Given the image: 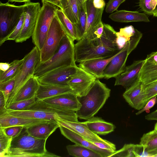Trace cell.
<instances>
[{"mask_svg":"<svg viewBox=\"0 0 157 157\" xmlns=\"http://www.w3.org/2000/svg\"><path fill=\"white\" fill-rule=\"evenodd\" d=\"M66 148L69 154L75 157H101L96 152L83 146L75 144L69 145Z\"/></svg>","mask_w":157,"mask_h":157,"instance_id":"f546056e","label":"cell"},{"mask_svg":"<svg viewBox=\"0 0 157 157\" xmlns=\"http://www.w3.org/2000/svg\"><path fill=\"white\" fill-rule=\"evenodd\" d=\"M136 29L133 26L129 25L121 28L120 31L117 32L116 34L129 41L134 34Z\"/></svg>","mask_w":157,"mask_h":157,"instance_id":"60d3db41","label":"cell"},{"mask_svg":"<svg viewBox=\"0 0 157 157\" xmlns=\"http://www.w3.org/2000/svg\"><path fill=\"white\" fill-rule=\"evenodd\" d=\"M40 51L35 46L23 58V63L15 76V86L6 102V108L11 104L20 89L33 76L36 67L40 61Z\"/></svg>","mask_w":157,"mask_h":157,"instance_id":"8992f818","label":"cell"},{"mask_svg":"<svg viewBox=\"0 0 157 157\" xmlns=\"http://www.w3.org/2000/svg\"><path fill=\"white\" fill-rule=\"evenodd\" d=\"M83 123L91 132L97 135L108 134L113 132L115 128L112 123L98 117H94Z\"/></svg>","mask_w":157,"mask_h":157,"instance_id":"cb8c5ba5","label":"cell"},{"mask_svg":"<svg viewBox=\"0 0 157 157\" xmlns=\"http://www.w3.org/2000/svg\"><path fill=\"white\" fill-rule=\"evenodd\" d=\"M145 118L148 121H157V109L145 116Z\"/></svg>","mask_w":157,"mask_h":157,"instance_id":"681fc988","label":"cell"},{"mask_svg":"<svg viewBox=\"0 0 157 157\" xmlns=\"http://www.w3.org/2000/svg\"><path fill=\"white\" fill-rule=\"evenodd\" d=\"M42 3L47 2L50 3L59 8L61 0H41Z\"/></svg>","mask_w":157,"mask_h":157,"instance_id":"816d5d0a","label":"cell"},{"mask_svg":"<svg viewBox=\"0 0 157 157\" xmlns=\"http://www.w3.org/2000/svg\"><path fill=\"white\" fill-rule=\"evenodd\" d=\"M138 78L143 86L157 81V63L144 62L139 73Z\"/></svg>","mask_w":157,"mask_h":157,"instance_id":"484cf974","label":"cell"},{"mask_svg":"<svg viewBox=\"0 0 157 157\" xmlns=\"http://www.w3.org/2000/svg\"><path fill=\"white\" fill-rule=\"evenodd\" d=\"M109 17L114 21L120 22L150 21L148 17L144 13L124 10H117L110 14Z\"/></svg>","mask_w":157,"mask_h":157,"instance_id":"7402d4cb","label":"cell"},{"mask_svg":"<svg viewBox=\"0 0 157 157\" xmlns=\"http://www.w3.org/2000/svg\"><path fill=\"white\" fill-rule=\"evenodd\" d=\"M23 5L17 6L8 2L0 3V46L18 24L23 13Z\"/></svg>","mask_w":157,"mask_h":157,"instance_id":"52a82bcc","label":"cell"},{"mask_svg":"<svg viewBox=\"0 0 157 157\" xmlns=\"http://www.w3.org/2000/svg\"><path fill=\"white\" fill-rule=\"evenodd\" d=\"M12 138L7 136L0 127V156L4 157L10 146Z\"/></svg>","mask_w":157,"mask_h":157,"instance_id":"8d00e7d4","label":"cell"},{"mask_svg":"<svg viewBox=\"0 0 157 157\" xmlns=\"http://www.w3.org/2000/svg\"><path fill=\"white\" fill-rule=\"evenodd\" d=\"M155 157H157V155H156L155 156Z\"/></svg>","mask_w":157,"mask_h":157,"instance_id":"9f6ffc18","label":"cell"},{"mask_svg":"<svg viewBox=\"0 0 157 157\" xmlns=\"http://www.w3.org/2000/svg\"><path fill=\"white\" fill-rule=\"evenodd\" d=\"M154 130L157 131V122L155 124Z\"/></svg>","mask_w":157,"mask_h":157,"instance_id":"11a10c76","label":"cell"},{"mask_svg":"<svg viewBox=\"0 0 157 157\" xmlns=\"http://www.w3.org/2000/svg\"><path fill=\"white\" fill-rule=\"evenodd\" d=\"M56 16L66 34L74 41L75 40L78 41V38L75 24L70 21L60 9L57 10Z\"/></svg>","mask_w":157,"mask_h":157,"instance_id":"83f0119b","label":"cell"},{"mask_svg":"<svg viewBox=\"0 0 157 157\" xmlns=\"http://www.w3.org/2000/svg\"><path fill=\"white\" fill-rule=\"evenodd\" d=\"M61 134L66 138L75 143L89 148L99 154L101 157H109L113 152L98 147L92 142L76 134L68 128L60 126Z\"/></svg>","mask_w":157,"mask_h":157,"instance_id":"ac0fdd59","label":"cell"},{"mask_svg":"<svg viewBox=\"0 0 157 157\" xmlns=\"http://www.w3.org/2000/svg\"><path fill=\"white\" fill-rule=\"evenodd\" d=\"M24 110H40L52 112L60 115L64 120L73 122L78 121L75 112L46 103L42 100L37 99L34 103Z\"/></svg>","mask_w":157,"mask_h":157,"instance_id":"e0dca14e","label":"cell"},{"mask_svg":"<svg viewBox=\"0 0 157 157\" xmlns=\"http://www.w3.org/2000/svg\"><path fill=\"white\" fill-rule=\"evenodd\" d=\"M144 60L135 61L126 67L124 72L116 77L114 86H121L126 89L132 85L138 79L140 71Z\"/></svg>","mask_w":157,"mask_h":157,"instance_id":"9a60e30c","label":"cell"},{"mask_svg":"<svg viewBox=\"0 0 157 157\" xmlns=\"http://www.w3.org/2000/svg\"><path fill=\"white\" fill-rule=\"evenodd\" d=\"M126 0H109L106 4L105 11L108 13H111L117 10L120 5Z\"/></svg>","mask_w":157,"mask_h":157,"instance_id":"b9f144b4","label":"cell"},{"mask_svg":"<svg viewBox=\"0 0 157 157\" xmlns=\"http://www.w3.org/2000/svg\"><path fill=\"white\" fill-rule=\"evenodd\" d=\"M59 8L72 23H78L79 7L77 0H61Z\"/></svg>","mask_w":157,"mask_h":157,"instance_id":"4316f807","label":"cell"},{"mask_svg":"<svg viewBox=\"0 0 157 157\" xmlns=\"http://www.w3.org/2000/svg\"><path fill=\"white\" fill-rule=\"evenodd\" d=\"M39 85L37 78L34 76L31 77L18 91L11 104L35 96Z\"/></svg>","mask_w":157,"mask_h":157,"instance_id":"d4e9b609","label":"cell"},{"mask_svg":"<svg viewBox=\"0 0 157 157\" xmlns=\"http://www.w3.org/2000/svg\"><path fill=\"white\" fill-rule=\"evenodd\" d=\"M24 16L23 13L22 14L20 20L13 32L9 35L7 40H15L21 33L23 25Z\"/></svg>","mask_w":157,"mask_h":157,"instance_id":"ab89813d","label":"cell"},{"mask_svg":"<svg viewBox=\"0 0 157 157\" xmlns=\"http://www.w3.org/2000/svg\"><path fill=\"white\" fill-rule=\"evenodd\" d=\"M6 101L2 92L0 91V115L7 112Z\"/></svg>","mask_w":157,"mask_h":157,"instance_id":"bcb514c9","label":"cell"},{"mask_svg":"<svg viewBox=\"0 0 157 157\" xmlns=\"http://www.w3.org/2000/svg\"><path fill=\"white\" fill-rule=\"evenodd\" d=\"M140 39V36L136 34L131 37L124 47L117 53L104 69V78L108 79L116 78L124 71L128 57L136 48Z\"/></svg>","mask_w":157,"mask_h":157,"instance_id":"ba28073f","label":"cell"},{"mask_svg":"<svg viewBox=\"0 0 157 157\" xmlns=\"http://www.w3.org/2000/svg\"><path fill=\"white\" fill-rule=\"evenodd\" d=\"M23 63V59L14 60L10 63V67L6 71L4 72L0 71V83L14 77Z\"/></svg>","mask_w":157,"mask_h":157,"instance_id":"1f68e13d","label":"cell"},{"mask_svg":"<svg viewBox=\"0 0 157 157\" xmlns=\"http://www.w3.org/2000/svg\"><path fill=\"white\" fill-rule=\"evenodd\" d=\"M59 126L57 121H50L26 128L28 133L32 136L39 139L47 140Z\"/></svg>","mask_w":157,"mask_h":157,"instance_id":"44dd1931","label":"cell"},{"mask_svg":"<svg viewBox=\"0 0 157 157\" xmlns=\"http://www.w3.org/2000/svg\"><path fill=\"white\" fill-rule=\"evenodd\" d=\"M10 63H0V71H5L9 69L10 67Z\"/></svg>","mask_w":157,"mask_h":157,"instance_id":"f907efd6","label":"cell"},{"mask_svg":"<svg viewBox=\"0 0 157 157\" xmlns=\"http://www.w3.org/2000/svg\"><path fill=\"white\" fill-rule=\"evenodd\" d=\"M92 143L100 148L108 150L113 152L116 150L115 145L114 144L112 145H109L100 142H92Z\"/></svg>","mask_w":157,"mask_h":157,"instance_id":"f6af8a7d","label":"cell"},{"mask_svg":"<svg viewBox=\"0 0 157 157\" xmlns=\"http://www.w3.org/2000/svg\"><path fill=\"white\" fill-rule=\"evenodd\" d=\"M37 99L36 96H34L29 99L13 102L6 109L11 110H23L34 103Z\"/></svg>","mask_w":157,"mask_h":157,"instance_id":"836d02e7","label":"cell"},{"mask_svg":"<svg viewBox=\"0 0 157 157\" xmlns=\"http://www.w3.org/2000/svg\"><path fill=\"white\" fill-rule=\"evenodd\" d=\"M15 85V77L3 82L0 83V91L3 93L6 102L13 92Z\"/></svg>","mask_w":157,"mask_h":157,"instance_id":"d590c367","label":"cell"},{"mask_svg":"<svg viewBox=\"0 0 157 157\" xmlns=\"http://www.w3.org/2000/svg\"><path fill=\"white\" fill-rule=\"evenodd\" d=\"M143 87L147 101L153 97L157 96V81L143 86Z\"/></svg>","mask_w":157,"mask_h":157,"instance_id":"74e56055","label":"cell"},{"mask_svg":"<svg viewBox=\"0 0 157 157\" xmlns=\"http://www.w3.org/2000/svg\"><path fill=\"white\" fill-rule=\"evenodd\" d=\"M75 62L74 41L65 34L53 55L45 62H39L33 76L38 78L60 67L76 65Z\"/></svg>","mask_w":157,"mask_h":157,"instance_id":"277c9868","label":"cell"},{"mask_svg":"<svg viewBox=\"0 0 157 157\" xmlns=\"http://www.w3.org/2000/svg\"><path fill=\"white\" fill-rule=\"evenodd\" d=\"M140 144L142 145L151 157L157 155V131L154 130L143 134Z\"/></svg>","mask_w":157,"mask_h":157,"instance_id":"f1b7e54d","label":"cell"},{"mask_svg":"<svg viewBox=\"0 0 157 157\" xmlns=\"http://www.w3.org/2000/svg\"><path fill=\"white\" fill-rule=\"evenodd\" d=\"M134 153L135 157H150V155L147 152L144 147L140 144H135Z\"/></svg>","mask_w":157,"mask_h":157,"instance_id":"7bdbcfd3","label":"cell"},{"mask_svg":"<svg viewBox=\"0 0 157 157\" xmlns=\"http://www.w3.org/2000/svg\"><path fill=\"white\" fill-rule=\"evenodd\" d=\"M23 6V25L21 33L15 40L17 43H22L32 36L41 8L39 2L30 1L25 2Z\"/></svg>","mask_w":157,"mask_h":157,"instance_id":"30bf717a","label":"cell"},{"mask_svg":"<svg viewBox=\"0 0 157 157\" xmlns=\"http://www.w3.org/2000/svg\"><path fill=\"white\" fill-rule=\"evenodd\" d=\"M49 121L38 119L25 118L10 115L7 112L0 115V127L5 128L14 126L28 127Z\"/></svg>","mask_w":157,"mask_h":157,"instance_id":"ffe728a7","label":"cell"},{"mask_svg":"<svg viewBox=\"0 0 157 157\" xmlns=\"http://www.w3.org/2000/svg\"><path fill=\"white\" fill-rule=\"evenodd\" d=\"M42 101L46 103L75 112L81 106L77 96L72 92L60 94Z\"/></svg>","mask_w":157,"mask_h":157,"instance_id":"2e32d148","label":"cell"},{"mask_svg":"<svg viewBox=\"0 0 157 157\" xmlns=\"http://www.w3.org/2000/svg\"><path fill=\"white\" fill-rule=\"evenodd\" d=\"M123 96L129 105L139 110L147 102L142 82L138 78L126 90Z\"/></svg>","mask_w":157,"mask_h":157,"instance_id":"4fadbf2b","label":"cell"},{"mask_svg":"<svg viewBox=\"0 0 157 157\" xmlns=\"http://www.w3.org/2000/svg\"><path fill=\"white\" fill-rule=\"evenodd\" d=\"M96 78L92 75L79 67L67 82L72 92L77 97L86 95Z\"/></svg>","mask_w":157,"mask_h":157,"instance_id":"7c38bea8","label":"cell"},{"mask_svg":"<svg viewBox=\"0 0 157 157\" xmlns=\"http://www.w3.org/2000/svg\"><path fill=\"white\" fill-rule=\"evenodd\" d=\"M47 140L29 135L24 127L21 133L12 139L10 146L4 157H59L48 152L45 147Z\"/></svg>","mask_w":157,"mask_h":157,"instance_id":"7a4b0ae2","label":"cell"},{"mask_svg":"<svg viewBox=\"0 0 157 157\" xmlns=\"http://www.w3.org/2000/svg\"><path fill=\"white\" fill-rule=\"evenodd\" d=\"M156 103H157V96L153 97L151 98L143 108L136 113V115H138L145 111L147 113H149V110L153 107Z\"/></svg>","mask_w":157,"mask_h":157,"instance_id":"ee69618b","label":"cell"},{"mask_svg":"<svg viewBox=\"0 0 157 157\" xmlns=\"http://www.w3.org/2000/svg\"><path fill=\"white\" fill-rule=\"evenodd\" d=\"M8 1L10 2H27L30 1L31 0H8Z\"/></svg>","mask_w":157,"mask_h":157,"instance_id":"f5cc1de1","label":"cell"},{"mask_svg":"<svg viewBox=\"0 0 157 157\" xmlns=\"http://www.w3.org/2000/svg\"><path fill=\"white\" fill-rule=\"evenodd\" d=\"M32 36V42L40 51L45 40L51 24L58 7L50 3H42Z\"/></svg>","mask_w":157,"mask_h":157,"instance_id":"5b68a950","label":"cell"},{"mask_svg":"<svg viewBox=\"0 0 157 157\" xmlns=\"http://www.w3.org/2000/svg\"><path fill=\"white\" fill-rule=\"evenodd\" d=\"M78 67L77 65L60 67L50 71L37 79L41 84L69 86L67 82L71 76L76 73Z\"/></svg>","mask_w":157,"mask_h":157,"instance_id":"8fae6325","label":"cell"},{"mask_svg":"<svg viewBox=\"0 0 157 157\" xmlns=\"http://www.w3.org/2000/svg\"><path fill=\"white\" fill-rule=\"evenodd\" d=\"M65 34L56 15L51 24L44 45L40 51V62H45L53 55Z\"/></svg>","mask_w":157,"mask_h":157,"instance_id":"9c48e42d","label":"cell"},{"mask_svg":"<svg viewBox=\"0 0 157 157\" xmlns=\"http://www.w3.org/2000/svg\"><path fill=\"white\" fill-rule=\"evenodd\" d=\"M56 121L60 126L68 128L92 142H100L109 145L113 144L91 132L83 122L71 121L60 119H57Z\"/></svg>","mask_w":157,"mask_h":157,"instance_id":"5bb4252c","label":"cell"},{"mask_svg":"<svg viewBox=\"0 0 157 157\" xmlns=\"http://www.w3.org/2000/svg\"><path fill=\"white\" fill-rule=\"evenodd\" d=\"M117 53L108 58H99L83 61L79 62L78 67L90 73L96 79L104 78V69Z\"/></svg>","mask_w":157,"mask_h":157,"instance_id":"d6986e66","label":"cell"},{"mask_svg":"<svg viewBox=\"0 0 157 157\" xmlns=\"http://www.w3.org/2000/svg\"><path fill=\"white\" fill-rule=\"evenodd\" d=\"M139 6L146 14L157 17V0H140Z\"/></svg>","mask_w":157,"mask_h":157,"instance_id":"d6a6232c","label":"cell"},{"mask_svg":"<svg viewBox=\"0 0 157 157\" xmlns=\"http://www.w3.org/2000/svg\"><path fill=\"white\" fill-rule=\"evenodd\" d=\"M93 4L94 7L97 9L104 8L105 5L104 0H93Z\"/></svg>","mask_w":157,"mask_h":157,"instance_id":"c3c4849f","label":"cell"},{"mask_svg":"<svg viewBox=\"0 0 157 157\" xmlns=\"http://www.w3.org/2000/svg\"><path fill=\"white\" fill-rule=\"evenodd\" d=\"M21 126H14L2 128L5 134L12 139L16 137L21 133L23 128Z\"/></svg>","mask_w":157,"mask_h":157,"instance_id":"f35d334b","label":"cell"},{"mask_svg":"<svg viewBox=\"0 0 157 157\" xmlns=\"http://www.w3.org/2000/svg\"><path fill=\"white\" fill-rule=\"evenodd\" d=\"M72 92L71 88L68 86L46 85L39 83L36 97L39 100H43L63 94Z\"/></svg>","mask_w":157,"mask_h":157,"instance_id":"603a6c76","label":"cell"},{"mask_svg":"<svg viewBox=\"0 0 157 157\" xmlns=\"http://www.w3.org/2000/svg\"><path fill=\"white\" fill-rule=\"evenodd\" d=\"M78 21L75 25L79 40L83 37L86 29L87 20L86 2L83 4L78 5Z\"/></svg>","mask_w":157,"mask_h":157,"instance_id":"4dcf8cb0","label":"cell"},{"mask_svg":"<svg viewBox=\"0 0 157 157\" xmlns=\"http://www.w3.org/2000/svg\"><path fill=\"white\" fill-rule=\"evenodd\" d=\"M110 90L105 84L96 79L86 95L77 97L81 104L75 112L78 118L87 120L94 117L110 96Z\"/></svg>","mask_w":157,"mask_h":157,"instance_id":"3957f363","label":"cell"},{"mask_svg":"<svg viewBox=\"0 0 157 157\" xmlns=\"http://www.w3.org/2000/svg\"><path fill=\"white\" fill-rule=\"evenodd\" d=\"M134 146L135 144H125L121 149L118 151L116 150L109 157H135L134 153Z\"/></svg>","mask_w":157,"mask_h":157,"instance_id":"e575fe53","label":"cell"},{"mask_svg":"<svg viewBox=\"0 0 157 157\" xmlns=\"http://www.w3.org/2000/svg\"><path fill=\"white\" fill-rule=\"evenodd\" d=\"M145 60L150 63H157V51L152 52L147 55Z\"/></svg>","mask_w":157,"mask_h":157,"instance_id":"7dc6e473","label":"cell"},{"mask_svg":"<svg viewBox=\"0 0 157 157\" xmlns=\"http://www.w3.org/2000/svg\"><path fill=\"white\" fill-rule=\"evenodd\" d=\"M103 31L100 37L82 38L75 44L76 62L111 57L120 50L116 42L117 32L110 25L103 24Z\"/></svg>","mask_w":157,"mask_h":157,"instance_id":"6da1fadb","label":"cell"},{"mask_svg":"<svg viewBox=\"0 0 157 157\" xmlns=\"http://www.w3.org/2000/svg\"><path fill=\"white\" fill-rule=\"evenodd\" d=\"M86 1V0H77L78 5L84 3Z\"/></svg>","mask_w":157,"mask_h":157,"instance_id":"db71d44e","label":"cell"}]
</instances>
